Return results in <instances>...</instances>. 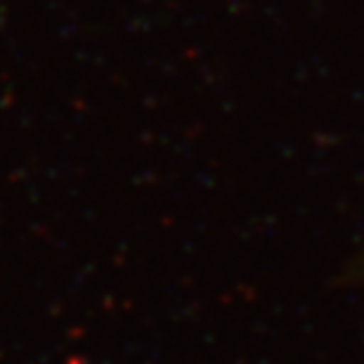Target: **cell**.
<instances>
[{
  "mask_svg": "<svg viewBox=\"0 0 364 364\" xmlns=\"http://www.w3.org/2000/svg\"><path fill=\"white\" fill-rule=\"evenodd\" d=\"M360 277H362V279H364V253H362V256H360Z\"/></svg>",
  "mask_w": 364,
  "mask_h": 364,
  "instance_id": "1",
  "label": "cell"
}]
</instances>
